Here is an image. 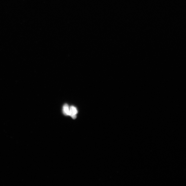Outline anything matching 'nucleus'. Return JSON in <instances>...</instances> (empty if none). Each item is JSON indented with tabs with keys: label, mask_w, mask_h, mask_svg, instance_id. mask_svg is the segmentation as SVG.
<instances>
[{
	"label": "nucleus",
	"mask_w": 186,
	"mask_h": 186,
	"mask_svg": "<svg viewBox=\"0 0 186 186\" xmlns=\"http://www.w3.org/2000/svg\"><path fill=\"white\" fill-rule=\"evenodd\" d=\"M78 113L77 109L74 106H71L70 108L69 116L72 117L73 119L76 118V114Z\"/></svg>",
	"instance_id": "nucleus-1"
},
{
	"label": "nucleus",
	"mask_w": 186,
	"mask_h": 186,
	"mask_svg": "<svg viewBox=\"0 0 186 186\" xmlns=\"http://www.w3.org/2000/svg\"><path fill=\"white\" fill-rule=\"evenodd\" d=\"M63 112L65 115L69 116L70 108L67 104L64 106L63 107Z\"/></svg>",
	"instance_id": "nucleus-2"
}]
</instances>
